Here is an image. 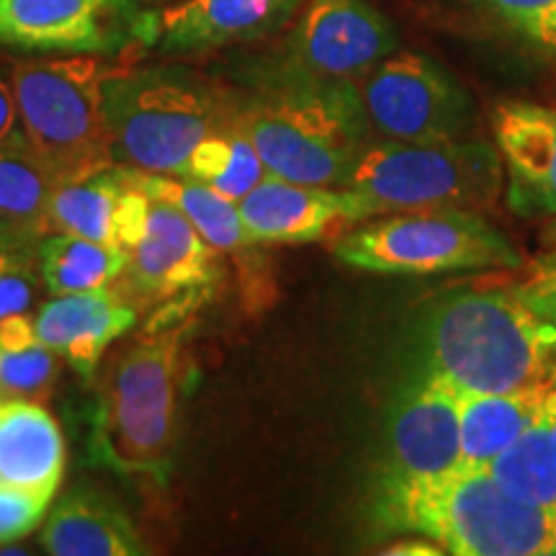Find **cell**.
<instances>
[{"instance_id":"6da1fadb","label":"cell","mask_w":556,"mask_h":556,"mask_svg":"<svg viewBox=\"0 0 556 556\" xmlns=\"http://www.w3.org/2000/svg\"><path fill=\"white\" fill-rule=\"evenodd\" d=\"M381 533L428 539L456 556H541L556 533V513L510 497L486 469L435 477L381 471L371 492Z\"/></svg>"},{"instance_id":"7a4b0ae2","label":"cell","mask_w":556,"mask_h":556,"mask_svg":"<svg viewBox=\"0 0 556 556\" xmlns=\"http://www.w3.org/2000/svg\"><path fill=\"white\" fill-rule=\"evenodd\" d=\"M420 348L422 371L458 392H513L552 371L556 325L513 291H454L430 309Z\"/></svg>"},{"instance_id":"3957f363","label":"cell","mask_w":556,"mask_h":556,"mask_svg":"<svg viewBox=\"0 0 556 556\" xmlns=\"http://www.w3.org/2000/svg\"><path fill=\"white\" fill-rule=\"evenodd\" d=\"M180 330H155L116 351L103 368L93 415L99 462L165 482L176 446Z\"/></svg>"},{"instance_id":"277c9868","label":"cell","mask_w":556,"mask_h":556,"mask_svg":"<svg viewBox=\"0 0 556 556\" xmlns=\"http://www.w3.org/2000/svg\"><path fill=\"white\" fill-rule=\"evenodd\" d=\"M229 122L217 96L180 70L111 67L103 124L111 163L152 176H184L201 139Z\"/></svg>"},{"instance_id":"5b68a950","label":"cell","mask_w":556,"mask_h":556,"mask_svg":"<svg viewBox=\"0 0 556 556\" xmlns=\"http://www.w3.org/2000/svg\"><path fill=\"white\" fill-rule=\"evenodd\" d=\"M343 189L356 199L364 222L426 208L482 212L503 191V160L486 142L389 139L364 150Z\"/></svg>"},{"instance_id":"8992f818","label":"cell","mask_w":556,"mask_h":556,"mask_svg":"<svg viewBox=\"0 0 556 556\" xmlns=\"http://www.w3.org/2000/svg\"><path fill=\"white\" fill-rule=\"evenodd\" d=\"M238 122L270 176L343 189L364 155L366 114L348 83H312L258 101Z\"/></svg>"},{"instance_id":"52a82bcc","label":"cell","mask_w":556,"mask_h":556,"mask_svg":"<svg viewBox=\"0 0 556 556\" xmlns=\"http://www.w3.org/2000/svg\"><path fill=\"white\" fill-rule=\"evenodd\" d=\"M101 60L75 54L26 60L11 67L9 83L29 148L54 178L103 168L111 163L103 124Z\"/></svg>"},{"instance_id":"ba28073f","label":"cell","mask_w":556,"mask_h":556,"mask_svg":"<svg viewBox=\"0 0 556 556\" xmlns=\"http://www.w3.org/2000/svg\"><path fill=\"white\" fill-rule=\"evenodd\" d=\"M336 255L345 266L392 276L520 266L505 235L467 208L381 214L340 235Z\"/></svg>"},{"instance_id":"9c48e42d","label":"cell","mask_w":556,"mask_h":556,"mask_svg":"<svg viewBox=\"0 0 556 556\" xmlns=\"http://www.w3.org/2000/svg\"><path fill=\"white\" fill-rule=\"evenodd\" d=\"M358 99L366 119L400 142L456 139L471 119L467 93L415 52H392L368 70Z\"/></svg>"},{"instance_id":"30bf717a","label":"cell","mask_w":556,"mask_h":556,"mask_svg":"<svg viewBox=\"0 0 556 556\" xmlns=\"http://www.w3.org/2000/svg\"><path fill=\"white\" fill-rule=\"evenodd\" d=\"M144 0H0V45L26 52H114L150 45L155 13Z\"/></svg>"},{"instance_id":"8fae6325","label":"cell","mask_w":556,"mask_h":556,"mask_svg":"<svg viewBox=\"0 0 556 556\" xmlns=\"http://www.w3.org/2000/svg\"><path fill=\"white\" fill-rule=\"evenodd\" d=\"M291 52L309 83H348L397 52V31L364 0H312Z\"/></svg>"},{"instance_id":"7c38bea8","label":"cell","mask_w":556,"mask_h":556,"mask_svg":"<svg viewBox=\"0 0 556 556\" xmlns=\"http://www.w3.org/2000/svg\"><path fill=\"white\" fill-rule=\"evenodd\" d=\"M124 276L139 296H193L217 283L219 250L176 206L150 197L148 225L127 255Z\"/></svg>"},{"instance_id":"4fadbf2b","label":"cell","mask_w":556,"mask_h":556,"mask_svg":"<svg viewBox=\"0 0 556 556\" xmlns=\"http://www.w3.org/2000/svg\"><path fill=\"white\" fill-rule=\"evenodd\" d=\"M242 227L253 242L304 245L340 238L364 214L348 189L304 186L266 173V178L238 201Z\"/></svg>"},{"instance_id":"5bb4252c","label":"cell","mask_w":556,"mask_h":556,"mask_svg":"<svg viewBox=\"0 0 556 556\" xmlns=\"http://www.w3.org/2000/svg\"><path fill=\"white\" fill-rule=\"evenodd\" d=\"M458 389L435 374L422 371L400 394L389 426L387 471L405 477H435L462 467Z\"/></svg>"},{"instance_id":"9a60e30c","label":"cell","mask_w":556,"mask_h":556,"mask_svg":"<svg viewBox=\"0 0 556 556\" xmlns=\"http://www.w3.org/2000/svg\"><path fill=\"white\" fill-rule=\"evenodd\" d=\"M135 323V304L109 287L60 294L34 315L41 343L86 379H93L109 348L127 336Z\"/></svg>"},{"instance_id":"2e32d148","label":"cell","mask_w":556,"mask_h":556,"mask_svg":"<svg viewBox=\"0 0 556 556\" xmlns=\"http://www.w3.org/2000/svg\"><path fill=\"white\" fill-rule=\"evenodd\" d=\"M302 0H180L155 13L152 45L165 52H206L266 37Z\"/></svg>"},{"instance_id":"e0dca14e","label":"cell","mask_w":556,"mask_h":556,"mask_svg":"<svg viewBox=\"0 0 556 556\" xmlns=\"http://www.w3.org/2000/svg\"><path fill=\"white\" fill-rule=\"evenodd\" d=\"M495 139L513 180V206L556 214V109L507 101L495 114Z\"/></svg>"},{"instance_id":"ac0fdd59","label":"cell","mask_w":556,"mask_h":556,"mask_svg":"<svg viewBox=\"0 0 556 556\" xmlns=\"http://www.w3.org/2000/svg\"><path fill=\"white\" fill-rule=\"evenodd\" d=\"M65 469V441L39 402L0 397V484L54 497Z\"/></svg>"},{"instance_id":"d6986e66","label":"cell","mask_w":556,"mask_h":556,"mask_svg":"<svg viewBox=\"0 0 556 556\" xmlns=\"http://www.w3.org/2000/svg\"><path fill=\"white\" fill-rule=\"evenodd\" d=\"M548 389V374L533 384L513 392L477 394L458 392V422H462V467L486 469L500 451L510 446L536 420Z\"/></svg>"},{"instance_id":"ffe728a7","label":"cell","mask_w":556,"mask_h":556,"mask_svg":"<svg viewBox=\"0 0 556 556\" xmlns=\"http://www.w3.org/2000/svg\"><path fill=\"white\" fill-rule=\"evenodd\" d=\"M41 546L54 556L148 554L131 520L93 495H73L54 507L41 528Z\"/></svg>"},{"instance_id":"44dd1931","label":"cell","mask_w":556,"mask_h":556,"mask_svg":"<svg viewBox=\"0 0 556 556\" xmlns=\"http://www.w3.org/2000/svg\"><path fill=\"white\" fill-rule=\"evenodd\" d=\"M129 178L131 168L116 163L60 178L41 217V235L67 232L111 245V217Z\"/></svg>"},{"instance_id":"7402d4cb","label":"cell","mask_w":556,"mask_h":556,"mask_svg":"<svg viewBox=\"0 0 556 556\" xmlns=\"http://www.w3.org/2000/svg\"><path fill=\"white\" fill-rule=\"evenodd\" d=\"M486 475L520 503L556 513V435L548 389L536 420L486 464Z\"/></svg>"},{"instance_id":"603a6c76","label":"cell","mask_w":556,"mask_h":556,"mask_svg":"<svg viewBox=\"0 0 556 556\" xmlns=\"http://www.w3.org/2000/svg\"><path fill=\"white\" fill-rule=\"evenodd\" d=\"M139 184L150 197L168 201L184 214L186 219L197 227V232L208 245L217 248L219 253H240L253 245L242 227L238 201L222 197L219 191L208 189L193 178L184 176H152V173H139Z\"/></svg>"},{"instance_id":"cb8c5ba5","label":"cell","mask_w":556,"mask_h":556,"mask_svg":"<svg viewBox=\"0 0 556 556\" xmlns=\"http://www.w3.org/2000/svg\"><path fill=\"white\" fill-rule=\"evenodd\" d=\"M127 258L109 242L52 232L39 242V274L52 296L103 289L124 274Z\"/></svg>"},{"instance_id":"d4e9b609","label":"cell","mask_w":556,"mask_h":556,"mask_svg":"<svg viewBox=\"0 0 556 556\" xmlns=\"http://www.w3.org/2000/svg\"><path fill=\"white\" fill-rule=\"evenodd\" d=\"M266 165L242 131L238 116H229V122L193 148L186 178L206 184L222 197L240 201L266 178Z\"/></svg>"},{"instance_id":"484cf974","label":"cell","mask_w":556,"mask_h":556,"mask_svg":"<svg viewBox=\"0 0 556 556\" xmlns=\"http://www.w3.org/2000/svg\"><path fill=\"white\" fill-rule=\"evenodd\" d=\"M60 356L34 330V317L0 319V397L45 402L58 381Z\"/></svg>"},{"instance_id":"4316f807","label":"cell","mask_w":556,"mask_h":556,"mask_svg":"<svg viewBox=\"0 0 556 556\" xmlns=\"http://www.w3.org/2000/svg\"><path fill=\"white\" fill-rule=\"evenodd\" d=\"M54 184L58 178L31 150L0 148V222L31 227L41 235V217Z\"/></svg>"},{"instance_id":"83f0119b","label":"cell","mask_w":556,"mask_h":556,"mask_svg":"<svg viewBox=\"0 0 556 556\" xmlns=\"http://www.w3.org/2000/svg\"><path fill=\"white\" fill-rule=\"evenodd\" d=\"M39 255H21L0 268V319L31 317L39 296V278L34 263Z\"/></svg>"},{"instance_id":"f1b7e54d","label":"cell","mask_w":556,"mask_h":556,"mask_svg":"<svg viewBox=\"0 0 556 556\" xmlns=\"http://www.w3.org/2000/svg\"><path fill=\"white\" fill-rule=\"evenodd\" d=\"M52 497L37 492L18 490V486L0 484V546L24 539L39 526Z\"/></svg>"},{"instance_id":"f546056e","label":"cell","mask_w":556,"mask_h":556,"mask_svg":"<svg viewBox=\"0 0 556 556\" xmlns=\"http://www.w3.org/2000/svg\"><path fill=\"white\" fill-rule=\"evenodd\" d=\"M150 214V193L139 184L137 170H131L127 191L116 201L114 217H111V245L127 258L137 240L142 238L144 225H148Z\"/></svg>"},{"instance_id":"4dcf8cb0","label":"cell","mask_w":556,"mask_h":556,"mask_svg":"<svg viewBox=\"0 0 556 556\" xmlns=\"http://www.w3.org/2000/svg\"><path fill=\"white\" fill-rule=\"evenodd\" d=\"M479 3L486 5L500 21H505L510 29L546 47L548 18H552L556 0H479Z\"/></svg>"},{"instance_id":"1f68e13d","label":"cell","mask_w":556,"mask_h":556,"mask_svg":"<svg viewBox=\"0 0 556 556\" xmlns=\"http://www.w3.org/2000/svg\"><path fill=\"white\" fill-rule=\"evenodd\" d=\"M526 307L556 325V250L531 263L523 281L513 289Z\"/></svg>"},{"instance_id":"d6a6232c","label":"cell","mask_w":556,"mask_h":556,"mask_svg":"<svg viewBox=\"0 0 556 556\" xmlns=\"http://www.w3.org/2000/svg\"><path fill=\"white\" fill-rule=\"evenodd\" d=\"M0 148L3 150H31L29 139L21 127L16 99H13L11 83L0 78Z\"/></svg>"},{"instance_id":"836d02e7","label":"cell","mask_w":556,"mask_h":556,"mask_svg":"<svg viewBox=\"0 0 556 556\" xmlns=\"http://www.w3.org/2000/svg\"><path fill=\"white\" fill-rule=\"evenodd\" d=\"M41 235L31 227L0 222V268L21 255H39Z\"/></svg>"},{"instance_id":"e575fe53","label":"cell","mask_w":556,"mask_h":556,"mask_svg":"<svg viewBox=\"0 0 556 556\" xmlns=\"http://www.w3.org/2000/svg\"><path fill=\"white\" fill-rule=\"evenodd\" d=\"M548 407H552V422H554V435H556V377L548 371Z\"/></svg>"},{"instance_id":"d590c367","label":"cell","mask_w":556,"mask_h":556,"mask_svg":"<svg viewBox=\"0 0 556 556\" xmlns=\"http://www.w3.org/2000/svg\"><path fill=\"white\" fill-rule=\"evenodd\" d=\"M546 50H556V5L548 18V31H546Z\"/></svg>"},{"instance_id":"8d00e7d4","label":"cell","mask_w":556,"mask_h":556,"mask_svg":"<svg viewBox=\"0 0 556 556\" xmlns=\"http://www.w3.org/2000/svg\"><path fill=\"white\" fill-rule=\"evenodd\" d=\"M548 554L556 556V533H554V541H552V548H548Z\"/></svg>"},{"instance_id":"74e56055","label":"cell","mask_w":556,"mask_h":556,"mask_svg":"<svg viewBox=\"0 0 556 556\" xmlns=\"http://www.w3.org/2000/svg\"><path fill=\"white\" fill-rule=\"evenodd\" d=\"M552 374H554V377H556V364H554V366H552Z\"/></svg>"}]
</instances>
